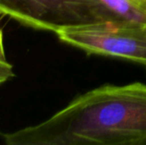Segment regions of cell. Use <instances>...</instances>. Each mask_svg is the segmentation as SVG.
<instances>
[{
	"mask_svg": "<svg viewBox=\"0 0 146 145\" xmlns=\"http://www.w3.org/2000/svg\"><path fill=\"white\" fill-rule=\"evenodd\" d=\"M0 61H4V62L7 61L5 55V49H4V45H3V36H2L1 29H0Z\"/></svg>",
	"mask_w": 146,
	"mask_h": 145,
	"instance_id": "cell-6",
	"label": "cell"
},
{
	"mask_svg": "<svg viewBox=\"0 0 146 145\" xmlns=\"http://www.w3.org/2000/svg\"><path fill=\"white\" fill-rule=\"evenodd\" d=\"M4 137L8 145L146 144V83L96 87L49 119Z\"/></svg>",
	"mask_w": 146,
	"mask_h": 145,
	"instance_id": "cell-1",
	"label": "cell"
},
{
	"mask_svg": "<svg viewBox=\"0 0 146 145\" xmlns=\"http://www.w3.org/2000/svg\"><path fill=\"white\" fill-rule=\"evenodd\" d=\"M104 19L117 18L146 23V0H92Z\"/></svg>",
	"mask_w": 146,
	"mask_h": 145,
	"instance_id": "cell-4",
	"label": "cell"
},
{
	"mask_svg": "<svg viewBox=\"0 0 146 145\" xmlns=\"http://www.w3.org/2000/svg\"><path fill=\"white\" fill-rule=\"evenodd\" d=\"M56 34L62 42L88 54L132 61L146 67V23L110 18L67 26Z\"/></svg>",
	"mask_w": 146,
	"mask_h": 145,
	"instance_id": "cell-2",
	"label": "cell"
},
{
	"mask_svg": "<svg viewBox=\"0 0 146 145\" xmlns=\"http://www.w3.org/2000/svg\"><path fill=\"white\" fill-rule=\"evenodd\" d=\"M0 14L55 33L67 26L104 19L92 0H0Z\"/></svg>",
	"mask_w": 146,
	"mask_h": 145,
	"instance_id": "cell-3",
	"label": "cell"
},
{
	"mask_svg": "<svg viewBox=\"0 0 146 145\" xmlns=\"http://www.w3.org/2000/svg\"><path fill=\"white\" fill-rule=\"evenodd\" d=\"M14 77L13 66L7 61H0V85Z\"/></svg>",
	"mask_w": 146,
	"mask_h": 145,
	"instance_id": "cell-5",
	"label": "cell"
}]
</instances>
